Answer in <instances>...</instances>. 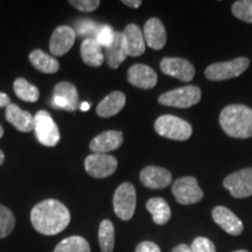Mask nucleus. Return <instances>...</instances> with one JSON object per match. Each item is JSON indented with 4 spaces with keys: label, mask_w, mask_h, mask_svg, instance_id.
<instances>
[{
    "label": "nucleus",
    "mask_w": 252,
    "mask_h": 252,
    "mask_svg": "<svg viewBox=\"0 0 252 252\" xmlns=\"http://www.w3.org/2000/svg\"><path fill=\"white\" fill-rule=\"evenodd\" d=\"M70 220L68 208L54 198L37 203L31 212L32 225L37 232L45 236H54L62 232L69 225Z\"/></svg>",
    "instance_id": "1"
},
{
    "label": "nucleus",
    "mask_w": 252,
    "mask_h": 252,
    "mask_svg": "<svg viewBox=\"0 0 252 252\" xmlns=\"http://www.w3.org/2000/svg\"><path fill=\"white\" fill-rule=\"evenodd\" d=\"M220 125L229 137L248 139L252 137V109L241 104L225 106L220 111Z\"/></svg>",
    "instance_id": "2"
},
{
    "label": "nucleus",
    "mask_w": 252,
    "mask_h": 252,
    "mask_svg": "<svg viewBox=\"0 0 252 252\" xmlns=\"http://www.w3.org/2000/svg\"><path fill=\"white\" fill-rule=\"evenodd\" d=\"M157 133L163 138L173 140H187L193 133V128L188 122L173 115H163L154 123Z\"/></svg>",
    "instance_id": "3"
},
{
    "label": "nucleus",
    "mask_w": 252,
    "mask_h": 252,
    "mask_svg": "<svg viewBox=\"0 0 252 252\" xmlns=\"http://www.w3.org/2000/svg\"><path fill=\"white\" fill-rule=\"evenodd\" d=\"M201 99V90L198 87L186 86L178 89L167 91L158 98L161 105L171 106V108H190L196 105Z\"/></svg>",
    "instance_id": "4"
},
{
    "label": "nucleus",
    "mask_w": 252,
    "mask_h": 252,
    "mask_svg": "<svg viewBox=\"0 0 252 252\" xmlns=\"http://www.w3.org/2000/svg\"><path fill=\"white\" fill-rule=\"evenodd\" d=\"M113 210L122 220H131L134 215L137 206V193L134 186L130 182H124L116 189L113 195Z\"/></svg>",
    "instance_id": "5"
},
{
    "label": "nucleus",
    "mask_w": 252,
    "mask_h": 252,
    "mask_svg": "<svg viewBox=\"0 0 252 252\" xmlns=\"http://www.w3.org/2000/svg\"><path fill=\"white\" fill-rule=\"evenodd\" d=\"M250 61L247 58H238L231 61L213 63L204 70V75L210 81H225L238 77L247 70Z\"/></svg>",
    "instance_id": "6"
},
{
    "label": "nucleus",
    "mask_w": 252,
    "mask_h": 252,
    "mask_svg": "<svg viewBox=\"0 0 252 252\" xmlns=\"http://www.w3.org/2000/svg\"><path fill=\"white\" fill-rule=\"evenodd\" d=\"M34 131L36 139L43 146L53 147L60 141L58 125L46 110H40L34 116Z\"/></svg>",
    "instance_id": "7"
},
{
    "label": "nucleus",
    "mask_w": 252,
    "mask_h": 252,
    "mask_svg": "<svg viewBox=\"0 0 252 252\" xmlns=\"http://www.w3.org/2000/svg\"><path fill=\"white\" fill-rule=\"evenodd\" d=\"M172 193L175 200L184 206L200 202L203 198V191L193 176H184L172 185Z\"/></svg>",
    "instance_id": "8"
},
{
    "label": "nucleus",
    "mask_w": 252,
    "mask_h": 252,
    "mask_svg": "<svg viewBox=\"0 0 252 252\" xmlns=\"http://www.w3.org/2000/svg\"><path fill=\"white\" fill-rule=\"evenodd\" d=\"M84 167L90 176L96 179H103L108 178L116 172L118 161L115 157L110 156V154L94 153L86 158Z\"/></svg>",
    "instance_id": "9"
},
{
    "label": "nucleus",
    "mask_w": 252,
    "mask_h": 252,
    "mask_svg": "<svg viewBox=\"0 0 252 252\" xmlns=\"http://www.w3.org/2000/svg\"><path fill=\"white\" fill-rule=\"evenodd\" d=\"M223 186L235 198H245L252 195V168H243L232 173L223 180Z\"/></svg>",
    "instance_id": "10"
},
{
    "label": "nucleus",
    "mask_w": 252,
    "mask_h": 252,
    "mask_svg": "<svg viewBox=\"0 0 252 252\" xmlns=\"http://www.w3.org/2000/svg\"><path fill=\"white\" fill-rule=\"evenodd\" d=\"M53 106L65 111H76L80 108V97L76 87L70 82H60L54 88Z\"/></svg>",
    "instance_id": "11"
},
{
    "label": "nucleus",
    "mask_w": 252,
    "mask_h": 252,
    "mask_svg": "<svg viewBox=\"0 0 252 252\" xmlns=\"http://www.w3.org/2000/svg\"><path fill=\"white\" fill-rule=\"evenodd\" d=\"M160 68L165 75L178 78L182 82H190L195 76L194 65L181 58L162 59L160 62Z\"/></svg>",
    "instance_id": "12"
},
{
    "label": "nucleus",
    "mask_w": 252,
    "mask_h": 252,
    "mask_svg": "<svg viewBox=\"0 0 252 252\" xmlns=\"http://www.w3.org/2000/svg\"><path fill=\"white\" fill-rule=\"evenodd\" d=\"M76 32L70 26H59L53 32L49 42V50L53 55L62 56L67 54L74 46Z\"/></svg>",
    "instance_id": "13"
},
{
    "label": "nucleus",
    "mask_w": 252,
    "mask_h": 252,
    "mask_svg": "<svg viewBox=\"0 0 252 252\" xmlns=\"http://www.w3.org/2000/svg\"><path fill=\"white\" fill-rule=\"evenodd\" d=\"M212 216L214 222L229 235L239 236L243 232V222L226 207H215L212 212Z\"/></svg>",
    "instance_id": "14"
},
{
    "label": "nucleus",
    "mask_w": 252,
    "mask_h": 252,
    "mask_svg": "<svg viewBox=\"0 0 252 252\" xmlns=\"http://www.w3.org/2000/svg\"><path fill=\"white\" fill-rule=\"evenodd\" d=\"M127 81L140 89H152L157 86L158 75L149 65L137 63L127 70Z\"/></svg>",
    "instance_id": "15"
},
{
    "label": "nucleus",
    "mask_w": 252,
    "mask_h": 252,
    "mask_svg": "<svg viewBox=\"0 0 252 252\" xmlns=\"http://www.w3.org/2000/svg\"><path fill=\"white\" fill-rule=\"evenodd\" d=\"M139 178L141 184L150 189H163L172 182L171 172L158 166L145 167Z\"/></svg>",
    "instance_id": "16"
},
{
    "label": "nucleus",
    "mask_w": 252,
    "mask_h": 252,
    "mask_svg": "<svg viewBox=\"0 0 252 252\" xmlns=\"http://www.w3.org/2000/svg\"><path fill=\"white\" fill-rule=\"evenodd\" d=\"M145 43L154 50L162 49L166 45L167 34L165 26L158 18H151L144 26Z\"/></svg>",
    "instance_id": "17"
},
{
    "label": "nucleus",
    "mask_w": 252,
    "mask_h": 252,
    "mask_svg": "<svg viewBox=\"0 0 252 252\" xmlns=\"http://www.w3.org/2000/svg\"><path fill=\"white\" fill-rule=\"evenodd\" d=\"M123 144V133L119 131H105L94 137L89 145L94 153L106 154L119 149Z\"/></svg>",
    "instance_id": "18"
},
{
    "label": "nucleus",
    "mask_w": 252,
    "mask_h": 252,
    "mask_svg": "<svg viewBox=\"0 0 252 252\" xmlns=\"http://www.w3.org/2000/svg\"><path fill=\"white\" fill-rule=\"evenodd\" d=\"M123 39H124L125 48L127 52V56H140L145 53L146 43H145L144 34L140 28L134 24H128L123 32Z\"/></svg>",
    "instance_id": "19"
},
{
    "label": "nucleus",
    "mask_w": 252,
    "mask_h": 252,
    "mask_svg": "<svg viewBox=\"0 0 252 252\" xmlns=\"http://www.w3.org/2000/svg\"><path fill=\"white\" fill-rule=\"evenodd\" d=\"M6 119L20 132H31L34 130V116L28 111L21 110L18 105L11 103L6 106Z\"/></svg>",
    "instance_id": "20"
},
{
    "label": "nucleus",
    "mask_w": 252,
    "mask_h": 252,
    "mask_svg": "<svg viewBox=\"0 0 252 252\" xmlns=\"http://www.w3.org/2000/svg\"><path fill=\"white\" fill-rule=\"evenodd\" d=\"M126 97L122 91H113L97 105L96 112L99 117L109 118L119 113L125 106Z\"/></svg>",
    "instance_id": "21"
},
{
    "label": "nucleus",
    "mask_w": 252,
    "mask_h": 252,
    "mask_svg": "<svg viewBox=\"0 0 252 252\" xmlns=\"http://www.w3.org/2000/svg\"><path fill=\"white\" fill-rule=\"evenodd\" d=\"M81 58L86 64L90 67H100L103 64L104 56L103 48L93 37L84 39L81 43Z\"/></svg>",
    "instance_id": "22"
},
{
    "label": "nucleus",
    "mask_w": 252,
    "mask_h": 252,
    "mask_svg": "<svg viewBox=\"0 0 252 252\" xmlns=\"http://www.w3.org/2000/svg\"><path fill=\"white\" fill-rule=\"evenodd\" d=\"M104 56H105L109 67L112 69H117L125 61V59L127 58V52H126L122 32H116L115 39L111 45L105 48Z\"/></svg>",
    "instance_id": "23"
},
{
    "label": "nucleus",
    "mask_w": 252,
    "mask_h": 252,
    "mask_svg": "<svg viewBox=\"0 0 252 252\" xmlns=\"http://www.w3.org/2000/svg\"><path fill=\"white\" fill-rule=\"evenodd\" d=\"M30 61L36 70L43 72V74H55L60 69V63L58 60L46 54L41 49H35L31 52Z\"/></svg>",
    "instance_id": "24"
},
{
    "label": "nucleus",
    "mask_w": 252,
    "mask_h": 252,
    "mask_svg": "<svg viewBox=\"0 0 252 252\" xmlns=\"http://www.w3.org/2000/svg\"><path fill=\"white\" fill-rule=\"evenodd\" d=\"M146 209L151 213L154 223L163 225L171 220V208L162 197H152L146 202Z\"/></svg>",
    "instance_id": "25"
},
{
    "label": "nucleus",
    "mask_w": 252,
    "mask_h": 252,
    "mask_svg": "<svg viewBox=\"0 0 252 252\" xmlns=\"http://www.w3.org/2000/svg\"><path fill=\"white\" fill-rule=\"evenodd\" d=\"M98 243L102 252H113L115 249V226L109 220H103L98 229Z\"/></svg>",
    "instance_id": "26"
},
{
    "label": "nucleus",
    "mask_w": 252,
    "mask_h": 252,
    "mask_svg": "<svg viewBox=\"0 0 252 252\" xmlns=\"http://www.w3.org/2000/svg\"><path fill=\"white\" fill-rule=\"evenodd\" d=\"M53 252H91V249L86 238L70 236L60 242Z\"/></svg>",
    "instance_id": "27"
},
{
    "label": "nucleus",
    "mask_w": 252,
    "mask_h": 252,
    "mask_svg": "<svg viewBox=\"0 0 252 252\" xmlns=\"http://www.w3.org/2000/svg\"><path fill=\"white\" fill-rule=\"evenodd\" d=\"M13 89L19 98L25 100V102H37L40 97L39 89L35 86H33V84H31L27 80H25V78H17L14 81Z\"/></svg>",
    "instance_id": "28"
},
{
    "label": "nucleus",
    "mask_w": 252,
    "mask_h": 252,
    "mask_svg": "<svg viewBox=\"0 0 252 252\" xmlns=\"http://www.w3.org/2000/svg\"><path fill=\"white\" fill-rule=\"evenodd\" d=\"M15 217L13 213L2 204H0V238H5L13 231Z\"/></svg>",
    "instance_id": "29"
},
{
    "label": "nucleus",
    "mask_w": 252,
    "mask_h": 252,
    "mask_svg": "<svg viewBox=\"0 0 252 252\" xmlns=\"http://www.w3.org/2000/svg\"><path fill=\"white\" fill-rule=\"evenodd\" d=\"M231 11L239 20L252 24V0H238L232 4Z\"/></svg>",
    "instance_id": "30"
},
{
    "label": "nucleus",
    "mask_w": 252,
    "mask_h": 252,
    "mask_svg": "<svg viewBox=\"0 0 252 252\" xmlns=\"http://www.w3.org/2000/svg\"><path fill=\"white\" fill-rule=\"evenodd\" d=\"M99 26L94 21L90 20V19H81L77 21L76 30L80 36H86V39L93 37L94 39L97 31H98Z\"/></svg>",
    "instance_id": "31"
},
{
    "label": "nucleus",
    "mask_w": 252,
    "mask_h": 252,
    "mask_svg": "<svg viewBox=\"0 0 252 252\" xmlns=\"http://www.w3.org/2000/svg\"><path fill=\"white\" fill-rule=\"evenodd\" d=\"M115 33L116 32L112 30L111 26L109 25H102L99 26L98 31H97L96 35H94V40L99 43L100 47L104 48H108L111 45L113 39H115Z\"/></svg>",
    "instance_id": "32"
},
{
    "label": "nucleus",
    "mask_w": 252,
    "mask_h": 252,
    "mask_svg": "<svg viewBox=\"0 0 252 252\" xmlns=\"http://www.w3.org/2000/svg\"><path fill=\"white\" fill-rule=\"evenodd\" d=\"M190 249L193 252H216L215 245L206 237L195 238L190 245Z\"/></svg>",
    "instance_id": "33"
},
{
    "label": "nucleus",
    "mask_w": 252,
    "mask_h": 252,
    "mask_svg": "<svg viewBox=\"0 0 252 252\" xmlns=\"http://www.w3.org/2000/svg\"><path fill=\"white\" fill-rule=\"evenodd\" d=\"M69 4L81 12H93L98 8L100 1L99 0H70Z\"/></svg>",
    "instance_id": "34"
},
{
    "label": "nucleus",
    "mask_w": 252,
    "mask_h": 252,
    "mask_svg": "<svg viewBox=\"0 0 252 252\" xmlns=\"http://www.w3.org/2000/svg\"><path fill=\"white\" fill-rule=\"evenodd\" d=\"M135 252H161L159 245L151 241H144L137 245Z\"/></svg>",
    "instance_id": "35"
},
{
    "label": "nucleus",
    "mask_w": 252,
    "mask_h": 252,
    "mask_svg": "<svg viewBox=\"0 0 252 252\" xmlns=\"http://www.w3.org/2000/svg\"><path fill=\"white\" fill-rule=\"evenodd\" d=\"M123 4L128 6V7H132V8H138L140 7V5L143 4L141 2V0H123Z\"/></svg>",
    "instance_id": "36"
},
{
    "label": "nucleus",
    "mask_w": 252,
    "mask_h": 252,
    "mask_svg": "<svg viewBox=\"0 0 252 252\" xmlns=\"http://www.w3.org/2000/svg\"><path fill=\"white\" fill-rule=\"evenodd\" d=\"M11 104V99L7 94L4 93H0V108H6Z\"/></svg>",
    "instance_id": "37"
},
{
    "label": "nucleus",
    "mask_w": 252,
    "mask_h": 252,
    "mask_svg": "<svg viewBox=\"0 0 252 252\" xmlns=\"http://www.w3.org/2000/svg\"><path fill=\"white\" fill-rule=\"evenodd\" d=\"M172 252H193V251H191L190 247H188V245L180 244V245H178V247H175L174 249H173Z\"/></svg>",
    "instance_id": "38"
},
{
    "label": "nucleus",
    "mask_w": 252,
    "mask_h": 252,
    "mask_svg": "<svg viewBox=\"0 0 252 252\" xmlns=\"http://www.w3.org/2000/svg\"><path fill=\"white\" fill-rule=\"evenodd\" d=\"M80 109L82 110V111H88V110L90 109V105H89V103H87V102L82 103L81 105H80Z\"/></svg>",
    "instance_id": "39"
},
{
    "label": "nucleus",
    "mask_w": 252,
    "mask_h": 252,
    "mask_svg": "<svg viewBox=\"0 0 252 252\" xmlns=\"http://www.w3.org/2000/svg\"><path fill=\"white\" fill-rule=\"evenodd\" d=\"M4 161H5V154H4V152H2L1 150H0V166H1L2 163H4Z\"/></svg>",
    "instance_id": "40"
},
{
    "label": "nucleus",
    "mask_w": 252,
    "mask_h": 252,
    "mask_svg": "<svg viewBox=\"0 0 252 252\" xmlns=\"http://www.w3.org/2000/svg\"><path fill=\"white\" fill-rule=\"evenodd\" d=\"M2 135H4V128H2V126L0 125V138H2Z\"/></svg>",
    "instance_id": "41"
},
{
    "label": "nucleus",
    "mask_w": 252,
    "mask_h": 252,
    "mask_svg": "<svg viewBox=\"0 0 252 252\" xmlns=\"http://www.w3.org/2000/svg\"><path fill=\"white\" fill-rule=\"evenodd\" d=\"M232 252H249L247 250H236V251H232Z\"/></svg>",
    "instance_id": "42"
}]
</instances>
